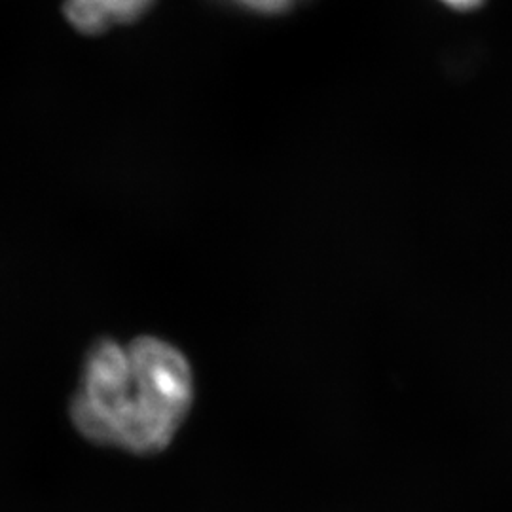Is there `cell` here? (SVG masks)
Segmentation results:
<instances>
[{
	"label": "cell",
	"mask_w": 512,
	"mask_h": 512,
	"mask_svg": "<svg viewBox=\"0 0 512 512\" xmlns=\"http://www.w3.org/2000/svg\"><path fill=\"white\" fill-rule=\"evenodd\" d=\"M154 0H65V16L84 35H101L112 25L141 18Z\"/></svg>",
	"instance_id": "obj_2"
},
{
	"label": "cell",
	"mask_w": 512,
	"mask_h": 512,
	"mask_svg": "<svg viewBox=\"0 0 512 512\" xmlns=\"http://www.w3.org/2000/svg\"><path fill=\"white\" fill-rule=\"evenodd\" d=\"M192 403V368L175 346L154 336L128 346L101 340L86 357L71 418L95 444L147 456L171 444Z\"/></svg>",
	"instance_id": "obj_1"
},
{
	"label": "cell",
	"mask_w": 512,
	"mask_h": 512,
	"mask_svg": "<svg viewBox=\"0 0 512 512\" xmlns=\"http://www.w3.org/2000/svg\"><path fill=\"white\" fill-rule=\"evenodd\" d=\"M234 2L260 14H277L293 8L294 4H298L300 0H234Z\"/></svg>",
	"instance_id": "obj_3"
},
{
	"label": "cell",
	"mask_w": 512,
	"mask_h": 512,
	"mask_svg": "<svg viewBox=\"0 0 512 512\" xmlns=\"http://www.w3.org/2000/svg\"><path fill=\"white\" fill-rule=\"evenodd\" d=\"M442 2L452 8H458V10H471V8L482 4V0H442Z\"/></svg>",
	"instance_id": "obj_4"
}]
</instances>
